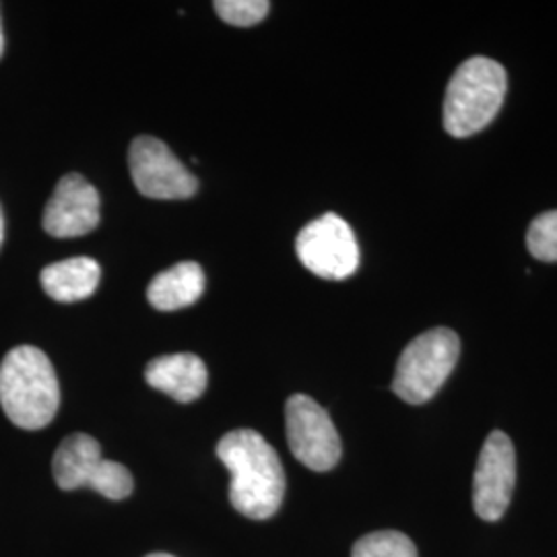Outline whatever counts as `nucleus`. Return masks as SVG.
<instances>
[{"mask_svg":"<svg viewBox=\"0 0 557 557\" xmlns=\"http://www.w3.org/2000/svg\"><path fill=\"white\" fill-rule=\"evenodd\" d=\"M351 557H418V547L398 531H376L358 539Z\"/></svg>","mask_w":557,"mask_h":557,"instance_id":"4468645a","label":"nucleus"},{"mask_svg":"<svg viewBox=\"0 0 557 557\" xmlns=\"http://www.w3.org/2000/svg\"><path fill=\"white\" fill-rule=\"evenodd\" d=\"M147 557H174L170 556V554H149Z\"/></svg>","mask_w":557,"mask_h":557,"instance_id":"6ab92c4d","label":"nucleus"},{"mask_svg":"<svg viewBox=\"0 0 557 557\" xmlns=\"http://www.w3.org/2000/svg\"><path fill=\"white\" fill-rule=\"evenodd\" d=\"M205 271L193 260H184L163 271L147 287L149 304L161 312H174L193 306L205 294Z\"/></svg>","mask_w":557,"mask_h":557,"instance_id":"ddd939ff","label":"nucleus"},{"mask_svg":"<svg viewBox=\"0 0 557 557\" xmlns=\"http://www.w3.org/2000/svg\"><path fill=\"white\" fill-rule=\"evenodd\" d=\"M517 485V453L504 432H492L481 453L473 475V508L479 518L496 522L510 506Z\"/></svg>","mask_w":557,"mask_h":557,"instance_id":"1a4fd4ad","label":"nucleus"},{"mask_svg":"<svg viewBox=\"0 0 557 557\" xmlns=\"http://www.w3.org/2000/svg\"><path fill=\"white\" fill-rule=\"evenodd\" d=\"M0 405L23 430H41L57 418L60 386L48 356L32 345L11 349L0 363Z\"/></svg>","mask_w":557,"mask_h":557,"instance_id":"f03ea898","label":"nucleus"},{"mask_svg":"<svg viewBox=\"0 0 557 557\" xmlns=\"http://www.w3.org/2000/svg\"><path fill=\"white\" fill-rule=\"evenodd\" d=\"M2 239H4V215H2V207H0V246H2Z\"/></svg>","mask_w":557,"mask_h":557,"instance_id":"f3484780","label":"nucleus"},{"mask_svg":"<svg viewBox=\"0 0 557 557\" xmlns=\"http://www.w3.org/2000/svg\"><path fill=\"white\" fill-rule=\"evenodd\" d=\"M100 264L89 257L60 260L40 273L44 292L60 304L91 298L100 285Z\"/></svg>","mask_w":557,"mask_h":557,"instance_id":"f8f14e48","label":"nucleus"},{"mask_svg":"<svg viewBox=\"0 0 557 557\" xmlns=\"http://www.w3.org/2000/svg\"><path fill=\"white\" fill-rule=\"evenodd\" d=\"M527 246L535 259L543 262L557 260V211H547L531 223Z\"/></svg>","mask_w":557,"mask_h":557,"instance_id":"2eb2a0df","label":"nucleus"},{"mask_svg":"<svg viewBox=\"0 0 557 557\" xmlns=\"http://www.w3.org/2000/svg\"><path fill=\"white\" fill-rule=\"evenodd\" d=\"M213 7L221 20L234 27L257 25L269 15L271 9L267 0H218Z\"/></svg>","mask_w":557,"mask_h":557,"instance_id":"dca6fc26","label":"nucleus"},{"mask_svg":"<svg viewBox=\"0 0 557 557\" xmlns=\"http://www.w3.org/2000/svg\"><path fill=\"white\" fill-rule=\"evenodd\" d=\"M460 356V338L450 329H432L413 338L400 354L393 391L409 405L436 397Z\"/></svg>","mask_w":557,"mask_h":557,"instance_id":"20e7f679","label":"nucleus"},{"mask_svg":"<svg viewBox=\"0 0 557 557\" xmlns=\"http://www.w3.org/2000/svg\"><path fill=\"white\" fill-rule=\"evenodd\" d=\"M296 252L299 262L317 277L341 281L358 271V239L349 223L335 213L310 221L298 234Z\"/></svg>","mask_w":557,"mask_h":557,"instance_id":"423d86ee","label":"nucleus"},{"mask_svg":"<svg viewBox=\"0 0 557 557\" xmlns=\"http://www.w3.org/2000/svg\"><path fill=\"white\" fill-rule=\"evenodd\" d=\"M100 223V195L81 174H66L48 200L41 225L52 238H81Z\"/></svg>","mask_w":557,"mask_h":557,"instance_id":"9d476101","label":"nucleus"},{"mask_svg":"<svg viewBox=\"0 0 557 557\" xmlns=\"http://www.w3.org/2000/svg\"><path fill=\"white\" fill-rule=\"evenodd\" d=\"M4 52V34H2V23H0V57Z\"/></svg>","mask_w":557,"mask_h":557,"instance_id":"a211bd4d","label":"nucleus"},{"mask_svg":"<svg viewBox=\"0 0 557 557\" xmlns=\"http://www.w3.org/2000/svg\"><path fill=\"white\" fill-rule=\"evenodd\" d=\"M131 176L143 197L182 200L195 197L199 180L170 151L163 140L137 137L128 149Z\"/></svg>","mask_w":557,"mask_h":557,"instance_id":"6e6552de","label":"nucleus"},{"mask_svg":"<svg viewBox=\"0 0 557 557\" xmlns=\"http://www.w3.org/2000/svg\"><path fill=\"white\" fill-rule=\"evenodd\" d=\"M145 380L149 386L178 403H193L207 391L209 372L199 356L174 354L149 361L145 368Z\"/></svg>","mask_w":557,"mask_h":557,"instance_id":"9b49d317","label":"nucleus"},{"mask_svg":"<svg viewBox=\"0 0 557 557\" xmlns=\"http://www.w3.org/2000/svg\"><path fill=\"white\" fill-rule=\"evenodd\" d=\"M218 457L227 467L230 502L239 515L267 520L277 515L285 498V471L275 448L255 430H234L218 444Z\"/></svg>","mask_w":557,"mask_h":557,"instance_id":"f257e3e1","label":"nucleus"},{"mask_svg":"<svg viewBox=\"0 0 557 557\" xmlns=\"http://www.w3.org/2000/svg\"><path fill=\"white\" fill-rule=\"evenodd\" d=\"M287 442L301 465L324 473L341 460V438L326 409L308 395H294L285 403Z\"/></svg>","mask_w":557,"mask_h":557,"instance_id":"0eeeda50","label":"nucleus"},{"mask_svg":"<svg viewBox=\"0 0 557 557\" xmlns=\"http://www.w3.org/2000/svg\"><path fill=\"white\" fill-rule=\"evenodd\" d=\"M508 77L496 60H465L446 87L444 128L450 137L465 139L483 131L498 116L506 98Z\"/></svg>","mask_w":557,"mask_h":557,"instance_id":"7ed1b4c3","label":"nucleus"},{"mask_svg":"<svg viewBox=\"0 0 557 557\" xmlns=\"http://www.w3.org/2000/svg\"><path fill=\"white\" fill-rule=\"evenodd\" d=\"M52 473L64 492L89 487L108 499L128 498L135 487L131 471L101 457L100 442L87 434H71L62 440L54 453Z\"/></svg>","mask_w":557,"mask_h":557,"instance_id":"39448f33","label":"nucleus"}]
</instances>
